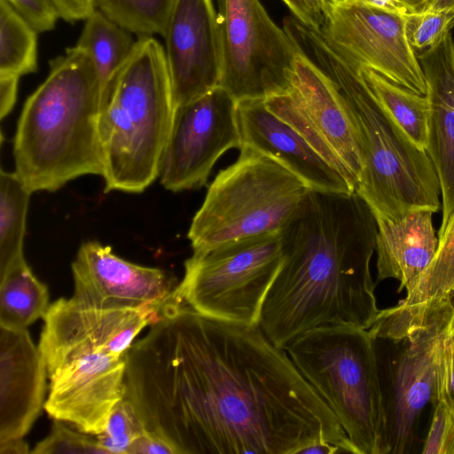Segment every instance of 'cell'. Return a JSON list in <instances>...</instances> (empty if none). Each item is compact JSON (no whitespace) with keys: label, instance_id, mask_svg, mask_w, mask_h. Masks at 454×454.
<instances>
[{"label":"cell","instance_id":"cell-1","mask_svg":"<svg viewBox=\"0 0 454 454\" xmlns=\"http://www.w3.org/2000/svg\"><path fill=\"white\" fill-rule=\"evenodd\" d=\"M124 398L177 454L356 449L286 349L259 326L203 316L176 294L127 352Z\"/></svg>","mask_w":454,"mask_h":454},{"label":"cell","instance_id":"cell-2","mask_svg":"<svg viewBox=\"0 0 454 454\" xmlns=\"http://www.w3.org/2000/svg\"><path fill=\"white\" fill-rule=\"evenodd\" d=\"M377 221L356 192L310 189L280 230L282 262L258 326L278 348L322 325L368 330L377 306L370 262Z\"/></svg>","mask_w":454,"mask_h":454},{"label":"cell","instance_id":"cell-3","mask_svg":"<svg viewBox=\"0 0 454 454\" xmlns=\"http://www.w3.org/2000/svg\"><path fill=\"white\" fill-rule=\"evenodd\" d=\"M284 29L296 51L334 84L363 159L356 192L375 216L399 218L419 209L438 212L441 186L433 161L385 111L362 76L359 66L331 44L320 30L294 17Z\"/></svg>","mask_w":454,"mask_h":454},{"label":"cell","instance_id":"cell-4","mask_svg":"<svg viewBox=\"0 0 454 454\" xmlns=\"http://www.w3.org/2000/svg\"><path fill=\"white\" fill-rule=\"evenodd\" d=\"M49 67L23 106L13 139L14 172L32 193L104 174L100 86L90 55L74 45Z\"/></svg>","mask_w":454,"mask_h":454},{"label":"cell","instance_id":"cell-5","mask_svg":"<svg viewBox=\"0 0 454 454\" xmlns=\"http://www.w3.org/2000/svg\"><path fill=\"white\" fill-rule=\"evenodd\" d=\"M174 113L165 49L137 37L100 114L105 192L140 193L160 176Z\"/></svg>","mask_w":454,"mask_h":454},{"label":"cell","instance_id":"cell-6","mask_svg":"<svg viewBox=\"0 0 454 454\" xmlns=\"http://www.w3.org/2000/svg\"><path fill=\"white\" fill-rule=\"evenodd\" d=\"M286 350L336 416L356 454H389L380 367L369 331L322 325L296 338Z\"/></svg>","mask_w":454,"mask_h":454},{"label":"cell","instance_id":"cell-7","mask_svg":"<svg viewBox=\"0 0 454 454\" xmlns=\"http://www.w3.org/2000/svg\"><path fill=\"white\" fill-rule=\"evenodd\" d=\"M207 188L188 231L193 251L281 230L310 190L270 154L240 146Z\"/></svg>","mask_w":454,"mask_h":454},{"label":"cell","instance_id":"cell-8","mask_svg":"<svg viewBox=\"0 0 454 454\" xmlns=\"http://www.w3.org/2000/svg\"><path fill=\"white\" fill-rule=\"evenodd\" d=\"M282 262L280 230L193 251L176 292L200 314L258 326Z\"/></svg>","mask_w":454,"mask_h":454},{"label":"cell","instance_id":"cell-9","mask_svg":"<svg viewBox=\"0 0 454 454\" xmlns=\"http://www.w3.org/2000/svg\"><path fill=\"white\" fill-rule=\"evenodd\" d=\"M219 86L238 102L292 87L297 51L259 0H218Z\"/></svg>","mask_w":454,"mask_h":454},{"label":"cell","instance_id":"cell-10","mask_svg":"<svg viewBox=\"0 0 454 454\" xmlns=\"http://www.w3.org/2000/svg\"><path fill=\"white\" fill-rule=\"evenodd\" d=\"M356 192L364 164L353 127L333 82L297 51L292 87L264 99Z\"/></svg>","mask_w":454,"mask_h":454},{"label":"cell","instance_id":"cell-11","mask_svg":"<svg viewBox=\"0 0 454 454\" xmlns=\"http://www.w3.org/2000/svg\"><path fill=\"white\" fill-rule=\"evenodd\" d=\"M453 313L451 298L425 313L401 340L388 389L383 390L389 453L411 452L417 442L421 414L435 394L440 353Z\"/></svg>","mask_w":454,"mask_h":454},{"label":"cell","instance_id":"cell-12","mask_svg":"<svg viewBox=\"0 0 454 454\" xmlns=\"http://www.w3.org/2000/svg\"><path fill=\"white\" fill-rule=\"evenodd\" d=\"M237 101L221 86L175 109L160 179L177 192L205 185L217 160L239 148Z\"/></svg>","mask_w":454,"mask_h":454},{"label":"cell","instance_id":"cell-13","mask_svg":"<svg viewBox=\"0 0 454 454\" xmlns=\"http://www.w3.org/2000/svg\"><path fill=\"white\" fill-rule=\"evenodd\" d=\"M404 17L363 4H331L320 32L340 52L421 96L427 83Z\"/></svg>","mask_w":454,"mask_h":454},{"label":"cell","instance_id":"cell-14","mask_svg":"<svg viewBox=\"0 0 454 454\" xmlns=\"http://www.w3.org/2000/svg\"><path fill=\"white\" fill-rule=\"evenodd\" d=\"M161 306L97 309L82 306L72 298L55 301L43 318L38 343L48 376L83 353L127 355L140 332L159 319Z\"/></svg>","mask_w":454,"mask_h":454},{"label":"cell","instance_id":"cell-15","mask_svg":"<svg viewBox=\"0 0 454 454\" xmlns=\"http://www.w3.org/2000/svg\"><path fill=\"white\" fill-rule=\"evenodd\" d=\"M127 355L89 352L74 356L48 376L44 410L75 429L103 432L115 405L124 398Z\"/></svg>","mask_w":454,"mask_h":454},{"label":"cell","instance_id":"cell-16","mask_svg":"<svg viewBox=\"0 0 454 454\" xmlns=\"http://www.w3.org/2000/svg\"><path fill=\"white\" fill-rule=\"evenodd\" d=\"M76 303L97 309L161 306L176 286L162 270L128 262L98 241L83 243L71 265Z\"/></svg>","mask_w":454,"mask_h":454},{"label":"cell","instance_id":"cell-17","mask_svg":"<svg viewBox=\"0 0 454 454\" xmlns=\"http://www.w3.org/2000/svg\"><path fill=\"white\" fill-rule=\"evenodd\" d=\"M163 37L175 109L219 85L221 51L212 0H176Z\"/></svg>","mask_w":454,"mask_h":454},{"label":"cell","instance_id":"cell-18","mask_svg":"<svg viewBox=\"0 0 454 454\" xmlns=\"http://www.w3.org/2000/svg\"><path fill=\"white\" fill-rule=\"evenodd\" d=\"M237 117L240 146L271 155L312 190L355 192L347 180L298 131L266 107L264 99L238 101Z\"/></svg>","mask_w":454,"mask_h":454},{"label":"cell","instance_id":"cell-19","mask_svg":"<svg viewBox=\"0 0 454 454\" xmlns=\"http://www.w3.org/2000/svg\"><path fill=\"white\" fill-rule=\"evenodd\" d=\"M47 368L29 333L0 327V442L23 438L44 408Z\"/></svg>","mask_w":454,"mask_h":454},{"label":"cell","instance_id":"cell-20","mask_svg":"<svg viewBox=\"0 0 454 454\" xmlns=\"http://www.w3.org/2000/svg\"><path fill=\"white\" fill-rule=\"evenodd\" d=\"M454 39L448 32L435 45L416 54L429 103V154L437 173L442 219L439 235L454 212Z\"/></svg>","mask_w":454,"mask_h":454},{"label":"cell","instance_id":"cell-21","mask_svg":"<svg viewBox=\"0 0 454 454\" xmlns=\"http://www.w3.org/2000/svg\"><path fill=\"white\" fill-rule=\"evenodd\" d=\"M397 305L380 309L368 329L373 339L398 343L428 310L452 298L454 293V212L439 235L435 254L427 267L406 289Z\"/></svg>","mask_w":454,"mask_h":454},{"label":"cell","instance_id":"cell-22","mask_svg":"<svg viewBox=\"0 0 454 454\" xmlns=\"http://www.w3.org/2000/svg\"><path fill=\"white\" fill-rule=\"evenodd\" d=\"M433 212L414 210L390 219L375 216L378 281L394 278L398 291L407 289L433 259L438 239L432 221Z\"/></svg>","mask_w":454,"mask_h":454},{"label":"cell","instance_id":"cell-23","mask_svg":"<svg viewBox=\"0 0 454 454\" xmlns=\"http://www.w3.org/2000/svg\"><path fill=\"white\" fill-rule=\"evenodd\" d=\"M84 21L75 45L87 51L93 61L100 86L102 111L136 41L131 33L115 24L98 9Z\"/></svg>","mask_w":454,"mask_h":454},{"label":"cell","instance_id":"cell-24","mask_svg":"<svg viewBox=\"0 0 454 454\" xmlns=\"http://www.w3.org/2000/svg\"><path fill=\"white\" fill-rule=\"evenodd\" d=\"M49 307L48 288L34 275L25 258L0 276V327L27 329L43 318Z\"/></svg>","mask_w":454,"mask_h":454},{"label":"cell","instance_id":"cell-25","mask_svg":"<svg viewBox=\"0 0 454 454\" xmlns=\"http://www.w3.org/2000/svg\"><path fill=\"white\" fill-rule=\"evenodd\" d=\"M358 66L362 76L385 111L419 148L427 151L429 116L427 95L414 93L372 68Z\"/></svg>","mask_w":454,"mask_h":454},{"label":"cell","instance_id":"cell-26","mask_svg":"<svg viewBox=\"0 0 454 454\" xmlns=\"http://www.w3.org/2000/svg\"><path fill=\"white\" fill-rule=\"evenodd\" d=\"M31 192L18 176L0 172V276L24 258L23 240Z\"/></svg>","mask_w":454,"mask_h":454},{"label":"cell","instance_id":"cell-27","mask_svg":"<svg viewBox=\"0 0 454 454\" xmlns=\"http://www.w3.org/2000/svg\"><path fill=\"white\" fill-rule=\"evenodd\" d=\"M37 31L5 0H0V74L35 73Z\"/></svg>","mask_w":454,"mask_h":454},{"label":"cell","instance_id":"cell-28","mask_svg":"<svg viewBox=\"0 0 454 454\" xmlns=\"http://www.w3.org/2000/svg\"><path fill=\"white\" fill-rule=\"evenodd\" d=\"M176 0H97L96 8L115 24L140 36H163Z\"/></svg>","mask_w":454,"mask_h":454},{"label":"cell","instance_id":"cell-29","mask_svg":"<svg viewBox=\"0 0 454 454\" xmlns=\"http://www.w3.org/2000/svg\"><path fill=\"white\" fill-rule=\"evenodd\" d=\"M145 429L132 405L123 398L114 408L103 432L95 436L106 454H129L132 443Z\"/></svg>","mask_w":454,"mask_h":454},{"label":"cell","instance_id":"cell-30","mask_svg":"<svg viewBox=\"0 0 454 454\" xmlns=\"http://www.w3.org/2000/svg\"><path fill=\"white\" fill-rule=\"evenodd\" d=\"M407 40L418 54L435 45L454 27V11L413 12L404 17Z\"/></svg>","mask_w":454,"mask_h":454},{"label":"cell","instance_id":"cell-31","mask_svg":"<svg viewBox=\"0 0 454 454\" xmlns=\"http://www.w3.org/2000/svg\"><path fill=\"white\" fill-rule=\"evenodd\" d=\"M30 453L106 454L96 436L92 437L59 419H53L49 434L38 442Z\"/></svg>","mask_w":454,"mask_h":454},{"label":"cell","instance_id":"cell-32","mask_svg":"<svg viewBox=\"0 0 454 454\" xmlns=\"http://www.w3.org/2000/svg\"><path fill=\"white\" fill-rule=\"evenodd\" d=\"M434 412L421 452L423 454H454V413L445 400L434 395Z\"/></svg>","mask_w":454,"mask_h":454},{"label":"cell","instance_id":"cell-33","mask_svg":"<svg viewBox=\"0 0 454 454\" xmlns=\"http://www.w3.org/2000/svg\"><path fill=\"white\" fill-rule=\"evenodd\" d=\"M37 33L55 28L59 12L52 0H5Z\"/></svg>","mask_w":454,"mask_h":454},{"label":"cell","instance_id":"cell-34","mask_svg":"<svg viewBox=\"0 0 454 454\" xmlns=\"http://www.w3.org/2000/svg\"><path fill=\"white\" fill-rule=\"evenodd\" d=\"M434 395L442 397L454 413V313L440 353Z\"/></svg>","mask_w":454,"mask_h":454},{"label":"cell","instance_id":"cell-35","mask_svg":"<svg viewBox=\"0 0 454 454\" xmlns=\"http://www.w3.org/2000/svg\"><path fill=\"white\" fill-rule=\"evenodd\" d=\"M129 454H177V452L165 439L145 429L132 443Z\"/></svg>","mask_w":454,"mask_h":454},{"label":"cell","instance_id":"cell-36","mask_svg":"<svg viewBox=\"0 0 454 454\" xmlns=\"http://www.w3.org/2000/svg\"><path fill=\"white\" fill-rule=\"evenodd\" d=\"M60 19L68 23L85 20L97 8V0H52Z\"/></svg>","mask_w":454,"mask_h":454},{"label":"cell","instance_id":"cell-37","mask_svg":"<svg viewBox=\"0 0 454 454\" xmlns=\"http://www.w3.org/2000/svg\"><path fill=\"white\" fill-rule=\"evenodd\" d=\"M20 76L0 74V117L5 118L12 110L18 92Z\"/></svg>","mask_w":454,"mask_h":454},{"label":"cell","instance_id":"cell-38","mask_svg":"<svg viewBox=\"0 0 454 454\" xmlns=\"http://www.w3.org/2000/svg\"><path fill=\"white\" fill-rule=\"evenodd\" d=\"M307 14V26L321 30L329 6V0H301Z\"/></svg>","mask_w":454,"mask_h":454},{"label":"cell","instance_id":"cell-39","mask_svg":"<svg viewBox=\"0 0 454 454\" xmlns=\"http://www.w3.org/2000/svg\"><path fill=\"white\" fill-rule=\"evenodd\" d=\"M347 4H363L403 17L413 13L401 0H350Z\"/></svg>","mask_w":454,"mask_h":454},{"label":"cell","instance_id":"cell-40","mask_svg":"<svg viewBox=\"0 0 454 454\" xmlns=\"http://www.w3.org/2000/svg\"><path fill=\"white\" fill-rule=\"evenodd\" d=\"M30 452L23 438H13L0 442V454H27Z\"/></svg>","mask_w":454,"mask_h":454},{"label":"cell","instance_id":"cell-41","mask_svg":"<svg viewBox=\"0 0 454 454\" xmlns=\"http://www.w3.org/2000/svg\"><path fill=\"white\" fill-rule=\"evenodd\" d=\"M343 453L342 450L327 442H315L306 446L300 454H334Z\"/></svg>","mask_w":454,"mask_h":454},{"label":"cell","instance_id":"cell-42","mask_svg":"<svg viewBox=\"0 0 454 454\" xmlns=\"http://www.w3.org/2000/svg\"><path fill=\"white\" fill-rule=\"evenodd\" d=\"M454 11V0H427L421 12H440Z\"/></svg>","mask_w":454,"mask_h":454},{"label":"cell","instance_id":"cell-43","mask_svg":"<svg viewBox=\"0 0 454 454\" xmlns=\"http://www.w3.org/2000/svg\"><path fill=\"white\" fill-rule=\"evenodd\" d=\"M292 11L296 19L307 24L308 19L301 0H282Z\"/></svg>","mask_w":454,"mask_h":454},{"label":"cell","instance_id":"cell-44","mask_svg":"<svg viewBox=\"0 0 454 454\" xmlns=\"http://www.w3.org/2000/svg\"><path fill=\"white\" fill-rule=\"evenodd\" d=\"M412 12H419L425 7L427 0H401Z\"/></svg>","mask_w":454,"mask_h":454},{"label":"cell","instance_id":"cell-45","mask_svg":"<svg viewBox=\"0 0 454 454\" xmlns=\"http://www.w3.org/2000/svg\"><path fill=\"white\" fill-rule=\"evenodd\" d=\"M350 0H329L331 4H347Z\"/></svg>","mask_w":454,"mask_h":454},{"label":"cell","instance_id":"cell-46","mask_svg":"<svg viewBox=\"0 0 454 454\" xmlns=\"http://www.w3.org/2000/svg\"><path fill=\"white\" fill-rule=\"evenodd\" d=\"M452 301H453V304H454V293L452 294Z\"/></svg>","mask_w":454,"mask_h":454},{"label":"cell","instance_id":"cell-47","mask_svg":"<svg viewBox=\"0 0 454 454\" xmlns=\"http://www.w3.org/2000/svg\"><path fill=\"white\" fill-rule=\"evenodd\" d=\"M453 50H454V43H453Z\"/></svg>","mask_w":454,"mask_h":454}]
</instances>
